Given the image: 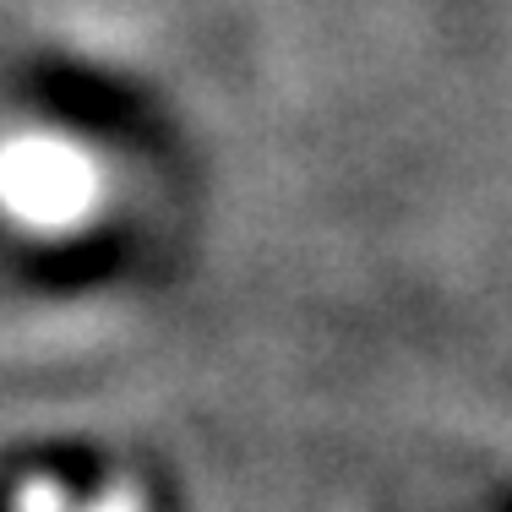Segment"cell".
Returning a JSON list of instances; mask_svg holds the SVG:
<instances>
[{
  "label": "cell",
  "mask_w": 512,
  "mask_h": 512,
  "mask_svg": "<svg viewBox=\"0 0 512 512\" xmlns=\"http://www.w3.org/2000/svg\"><path fill=\"white\" fill-rule=\"evenodd\" d=\"M104 197V175L88 148L55 137V131H22L0 142V207L17 229L71 235L93 218Z\"/></svg>",
  "instance_id": "6da1fadb"
},
{
  "label": "cell",
  "mask_w": 512,
  "mask_h": 512,
  "mask_svg": "<svg viewBox=\"0 0 512 512\" xmlns=\"http://www.w3.org/2000/svg\"><path fill=\"white\" fill-rule=\"evenodd\" d=\"M82 512H148V496H142L131 480H115V485H104Z\"/></svg>",
  "instance_id": "3957f363"
},
{
  "label": "cell",
  "mask_w": 512,
  "mask_h": 512,
  "mask_svg": "<svg viewBox=\"0 0 512 512\" xmlns=\"http://www.w3.org/2000/svg\"><path fill=\"white\" fill-rule=\"evenodd\" d=\"M11 512H71V496L60 480H28L17 491V502H11Z\"/></svg>",
  "instance_id": "7a4b0ae2"
}]
</instances>
